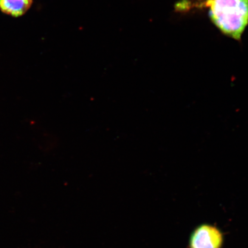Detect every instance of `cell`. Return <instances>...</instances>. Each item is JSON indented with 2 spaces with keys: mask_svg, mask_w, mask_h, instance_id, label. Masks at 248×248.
<instances>
[{
  "mask_svg": "<svg viewBox=\"0 0 248 248\" xmlns=\"http://www.w3.org/2000/svg\"><path fill=\"white\" fill-rule=\"evenodd\" d=\"M32 3L33 0H0V10L12 17H20L29 10Z\"/></svg>",
  "mask_w": 248,
  "mask_h": 248,
  "instance_id": "obj_3",
  "label": "cell"
},
{
  "mask_svg": "<svg viewBox=\"0 0 248 248\" xmlns=\"http://www.w3.org/2000/svg\"><path fill=\"white\" fill-rule=\"evenodd\" d=\"M223 235L215 226L202 225L195 229L190 240V248H221Z\"/></svg>",
  "mask_w": 248,
  "mask_h": 248,
  "instance_id": "obj_2",
  "label": "cell"
},
{
  "mask_svg": "<svg viewBox=\"0 0 248 248\" xmlns=\"http://www.w3.org/2000/svg\"><path fill=\"white\" fill-rule=\"evenodd\" d=\"M213 23L232 39L240 40L248 24V0H207Z\"/></svg>",
  "mask_w": 248,
  "mask_h": 248,
  "instance_id": "obj_1",
  "label": "cell"
}]
</instances>
